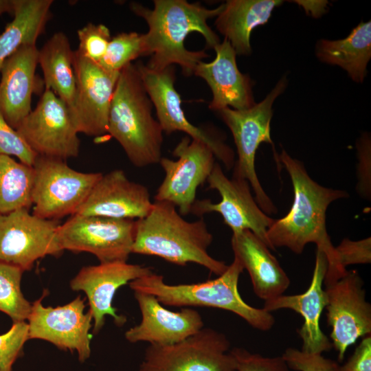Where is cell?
Listing matches in <instances>:
<instances>
[{
  "label": "cell",
  "instance_id": "6da1fadb",
  "mask_svg": "<svg viewBox=\"0 0 371 371\" xmlns=\"http://www.w3.org/2000/svg\"><path fill=\"white\" fill-rule=\"evenodd\" d=\"M276 158L288 172L293 184L294 199L288 214L275 219L269 227L267 237L272 250L285 247L300 254L308 243H315L324 253L328 269L324 285L343 276L346 269L338 261L326 227V212L333 201L349 195L347 192L322 186L313 181L302 162L291 157L284 150Z\"/></svg>",
  "mask_w": 371,
  "mask_h": 371
},
{
  "label": "cell",
  "instance_id": "7a4b0ae2",
  "mask_svg": "<svg viewBox=\"0 0 371 371\" xmlns=\"http://www.w3.org/2000/svg\"><path fill=\"white\" fill-rule=\"evenodd\" d=\"M153 3V10L136 2L130 3L131 10L148 25L145 37L151 58L146 65L162 70L178 65L184 76L193 75L198 63L209 55L204 50L187 49L184 41L190 33L198 32L204 37L206 48L218 45L220 38L207 20L221 13L223 3L214 9L186 0H154Z\"/></svg>",
  "mask_w": 371,
  "mask_h": 371
},
{
  "label": "cell",
  "instance_id": "3957f363",
  "mask_svg": "<svg viewBox=\"0 0 371 371\" xmlns=\"http://www.w3.org/2000/svg\"><path fill=\"white\" fill-rule=\"evenodd\" d=\"M212 240L203 218L188 221L171 203L155 201L149 213L136 220L132 253L159 257L181 266L196 263L218 276L228 265L209 254Z\"/></svg>",
  "mask_w": 371,
  "mask_h": 371
},
{
  "label": "cell",
  "instance_id": "277c9868",
  "mask_svg": "<svg viewBox=\"0 0 371 371\" xmlns=\"http://www.w3.org/2000/svg\"><path fill=\"white\" fill-rule=\"evenodd\" d=\"M153 103L136 65L120 71L111 100L107 133L115 138L137 168L159 164L163 130L152 115Z\"/></svg>",
  "mask_w": 371,
  "mask_h": 371
},
{
  "label": "cell",
  "instance_id": "5b68a950",
  "mask_svg": "<svg viewBox=\"0 0 371 371\" xmlns=\"http://www.w3.org/2000/svg\"><path fill=\"white\" fill-rule=\"evenodd\" d=\"M243 270L234 258L223 274L203 282L168 284L163 276L153 272L128 284L133 291L153 295L162 305L221 308L238 315L257 330H269L275 324L273 315L262 308L249 305L239 294L238 283Z\"/></svg>",
  "mask_w": 371,
  "mask_h": 371
},
{
  "label": "cell",
  "instance_id": "8992f818",
  "mask_svg": "<svg viewBox=\"0 0 371 371\" xmlns=\"http://www.w3.org/2000/svg\"><path fill=\"white\" fill-rule=\"evenodd\" d=\"M286 85L284 76L263 100L253 106L244 110L227 107L218 111L229 128L237 149L238 159L234 162L232 176L246 179L249 183L256 203L266 214H276L277 208L259 181L255 169V157L261 143L273 144L271 137L272 106Z\"/></svg>",
  "mask_w": 371,
  "mask_h": 371
},
{
  "label": "cell",
  "instance_id": "52a82bcc",
  "mask_svg": "<svg viewBox=\"0 0 371 371\" xmlns=\"http://www.w3.org/2000/svg\"><path fill=\"white\" fill-rule=\"evenodd\" d=\"M32 168V214L48 220L75 214L102 175L79 172L63 159L41 155Z\"/></svg>",
  "mask_w": 371,
  "mask_h": 371
},
{
  "label": "cell",
  "instance_id": "ba28073f",
  "mask_svg": "<svg viewBox=\"0 0 371 371\" xmlns=\"http://www.w3.org/2000/svg\"><path fill=\"white\" fill-rule=\"evenodd\" d=\"M230 347L225 334L203 327L175 344H149L139 371H236Z\"/></svg>",
  "mask_w": 371,
  "mask_h": 371
},
{
  "label": "cell",
  "instance_id": "9c48e42d",
  "mask_svg": "<svg viewBox=\"0 0 371 371\" xmlns=\"http://www.w3.org/2000/svg\"><path fill=\"white\" fill-rule=\"evenodd\" d=\"M136 221L72 215L57 229L62 249L87 252L100 263L126 262L134 243Z\"/></svg>",
  "mask_w": 371,
  "mask_h": 371
},
{
  "label": "cell",
  "instance_id": "30bf717a",
  "mask_svg": "<svg viewBox=\"0 0 371 371\" xmlns=\"http://www.w3.org/2000/svg\"><path fill=\"white\" fill-rule=\"evenodd\" d=\"M177 157L159 161L164 178L154 196L155 201L171 203L181 215L190 213L199 186L207 181L215 164V155L203 142L186 135L172 150Z\"/></svg>",
  "mask_w": 371,
  "mask_h": 371
},
{
  "label": "cell",
  "instance_id": "8fae6325",
  "mask_svg": "<svg viewBox=\"0 0 371 371\" xmlns=\"http://www.w3.org/2000/svg\"><path fill=\"white\" fill-rule=\"evenodd\" d=\"M16 130L37 155L65 160L79 155L80 142L69 110L50 89H45Z\"/></svg>",
  "mask_w": 371,
  "mask_h": 371
},
{
  "label": "cell",
  "instance_id": "7c38bea8",
  "mask_svg": "<svg viewBox=\"0 0 371 371\" xmlns=\"http://www.w3.org/2000/svg\"><path fill=\"white\" fill-rule=\"evenodd\" d=\"M324 286L327 322L332 328L330 338L341 362L350 346L371 335V305L366 300L363 281L357 270L347 271Z\"/></svg>",
  "mask_w": 371,
  "mask_h": 371
},
{
  "label": "cell",
  "instance_id": "4fadbf2b",
  "mask_svg": "<svg viewBox=\"0 0 371 371\" xmlns=\"http://www.w3.org/2000/svg\"><path fill=\"white\" fill-rule=\"evenodd\" d=\"M145 89L156 111L157 121L167 135L177 131L199 140L213 151L216 158L222 161L227 170L234 167V153L225 142L208 131L194 126L186 118L181 108V96L175 87L174 65L162 70L149 68L141 62L135 64Z\"/></svg>",
  "mask_w": 371,
  "mask_h": 371
},
{
  "label": "cell",
  "instance_id": "5bb4252c",
  "mask_svg": "<svg viewBox=\"0 0 371 371\" xmlns=\"http://www.w3.org/2000/svg\"><path fill=\"white\" fill-rule=\"evenodd\" d=\"M59 225L25 208L0 214V262L25 271L40 258L59 256L63 251L57 237Z\"/></svg>",
  "mask_w": 371,
  "mask_h": 371
},
{
  "label": "cell",
  "instance_id": "9a60e30c",
  "mask_svg": "<svg viewBox=\"0 0 371 371\" xmlns=\"http://www.w3.org/2000/svg\"><path fill=\"white\" fill-rule=\"evenodd\" d=\"M207 182L210 189L219 193L221 200L214 203L210 199H196L190 213L201 216L217 212L222 216L225 224L231 228L233 234L249 230L271 249L267 232L275 219L260 208L252 196L249 183L235 176L229 179L216 162Z\"/></svg>",
  "mask_w": 371,
  "mask_h": 371
},
{
  "label": "cell",
  "instance_id": "2e32d148",
  "mask_svg": "<svg viewBox=\"0 0 371 371\" xmlns=\"http://www.w3.org/2000/svg\"><path fill=\"white\" fill-rule=\"evenodd\" d=\"M76 93L70 115L78 133L99 137L107 133L110 106L120 71L74 53Z\"/></svg>",
  "mask_w": 371,
  "mask_h": 371
},
{
  "label": "cell",
  "instance_id": "e0dca14e",
  "mask_svg": "<svg viewBox=\"0 0 371 371\" xmlns=\"http://www.w3.org/2000/svg\"><path fill=\"white\" fill-rule=\"evenodd\" d=\"M43 297L32 304L27 319L29 339H42L58 348L76 351L81 363L91 355L93 317L85 312V300L78 296L56 307L45 306Z\"/></svg>",
  "mask_w": 371,
  "mask_h": 371
},
{
  "label": "cell",
  "instance_id": "ac0fdd59",
  "mask_svg": "<svg viewBox=\"0 0 371 371\" xmlns=\"http://www.w3.org/2000/svg\"><path fill=\"white\" fill-rule=\"evenodd\" d=\"M153 273L151 268L127 262L100 263L82 267L70 281L75 291H83L87 297L89 311L93 317V333L104 326L105 317L110 315L119 326L126 322L125 316L117 313L112 305L118 289L137 278Z\"/></svg>",
  "mask_w": 371,
  "mask_h": 371
},
{
  "label": "cell",
  "instance_id": "d6986e66",
  "mask_svg": "<svg viewBox=\"0 0 371 371\" xmlns=\"http://www.w3.org/2000/svg\"><path fill=\"white\" fill-rule=\"evenodd\" d=\"M140 310L141 322L125 332L131 343L148 342L158 346L181 342L204 327L201 314L195 309L184 307L175 312L166 309L153 295L134 291Z\"/></svg>",
  "mask_w": 371,
  "mask_h": 371
},
{
  "label": "cell",
  "instance_id": "ffe728a7",
  "mask_svg": "<svg viewBox=\"0 0 371 371\" xmlns=\"http://www.w3.org/2000/svg\"><path fill=\"white\" fill-rule=\"evenodd\" d=\"M153 205L145 186L116 169L102 174L75 214L137 220L145 217Z\"/></svg>",
  "mask_w": 371,
  "mask_h": 371
},
{
  "label": "cell",
  "instance_id": "44dd1931",
  "mask_svg": "<svg viewBox=\"0 0 371 371\" xmlns=\"http://www.w3.org/2000/svg\"><path fill=\"white\" fill-rule=\"evenodd\" d=\"M328 269V261L324 252L317 249L315 264L311 284L301 294L280 295L265 301L263 309L271 312L289 308L299 313L304 322L297 332L302 341V350L313 354H322L333 348L329 338L320 328V317L326 305L323 289L324 280Z\"/></svg>",
  "mask_w": 371,
  "mask_h": 371
},
{
  "label": "cell",
  "instance_id": "7402d4cb",
  "mask_svg": "<svg viewBox=\"0 0 371 371\" xmlns=\"http://www.w3.org/2000/svg\"><path fill=\"white\" fill-rule=\"evenodd\" d=\"M214 49L216 57L212 62L201 61L194 74L203 78L210 87L212 100L209 109L218 111L225 108L244 110L256 102L253 94V81L249 75L242 74L237 66L236 54L226 39Z\"/></svg>",
  "mask_w": 371,
  "mask_h": 371
},
{
  "label": "cell",
  "instance_id": "603a6c76",
  "mask_svg": "<svg viewBox=\"0 0 371 371\" xmlns=\"http://www.w3.org/2000/svg\"><path fill=\"white\" fill-rule=\"evenodd\" d=\"M38 52L36 44L23 45L0 69V112L14 129L32 111V95L38 91Z\"/></svg>",
  "mask_w": 371,
  "mask_h": 371
},
{
  "label": "cell",
  "instance_id": "cb8c5ba5",
  "mask_svg": "<svg viewBox=\"0 0 371 371\" xmlns=\"http://www.w3.org/2000/svg\"><path fill=\"white\" fill-rule=\"evenodd\" d=\"M234 258L246 269L255 294L265 302L283 295L290 279L270 249L249 230L232 234Z\"/></svg>",
  "mask_w": 371,
  "mask_h": 371
},
{
  "label": "cell",
  "instance_id": "d4e9b609",
  "mask_svg": "<svg viewBox=\"0 0 371 371\" xmlns=\"http://www.w3.org/2000/svg\"><path fill=\"white\" fill-rule=\"evenodd\" d=\"M280 0H228L214 22L216 30L225 36L236 54L251 52V33L267 23Z\"/></svg>",
  "mask_w": 371,
  "mask_h": 371
},
{
  "label": "cell",
  "instance_id": "484cf974",
  "mask_svg": "<svg viewBox=\"0 0 371 371\" xmlns=\"http://www.w3.org/2000/svg\"><path fill=\"white\" fill-rule=\"evenodd\" d=\"M315 52L321 61L338 65L352 80L363 82L371 58V21L361 22L343 39L319 41Z\"/></svg>",
  "mask_w": 371,
  "mask_h": 371
},
{
  "label": "cell",
  "instance_id": "4316f807",
  "mask_svg": "<svg viewBox=\"0 0 371 371\" xmlns=\"http://www.w3.org/2000/svg\"><path fill=\"white\" fill-rule=\"evenodd\" d=\"M52 0H14L13 20L0 34V69L20 47L36 44L51 18Z\"/></svg>",
  "mask_w": 371,
  "mask_h": 371
},
{
  "label": "cell",
  "instance_id": "83f0119b",
  "mask_svg": "<svg viewBox=\"0 0 371 371\" xmlns=\"http://www.w3.org/2000/svg\"><path fill=\"white\" fill-rule=\"evenodd\" d=\"M74 53L67 35L62 32L54 34L38 52L45 89L52 90L69 109L76 93Z\"/></svg>",
  "mask_w": 371,
  "mask_h": 371
},
{
  "label": "cell",
  "instance_id": "f1b7e54d",
  "mask_svg": "<svg viewBox=\"0 0 371 371\" xmlns=\"http://www.w3.org/2000/svg\"><path fill=\"white\" fill-rule=\"evenodd\" d=\"M32 166L0 155V214L32 207Z\"/></svg>",
  "mask_w": 371,
  "mask_h": 371
},
{
  "label": "cell",
  "instance_id": "f546056e",
  "mask_svg": "<svg viewBox=\"0 0 371 371\" xmlns=\"http://www.w3.org/2000/svg\"><path fill=\"white\" fill-rule=\"evenodd\" d=\"M23 272L18 267L0 262V311L8 315L13 323L26 322L32 310V304L21 289Z\"/></svg>",
  "mask_w": 371,
  "mask_h": 371
},
{
  "label": "cell",
  "instance_id": "4dcf8cb0",
  "mask_svg": "<svg viewBox=\"0 0 371 371\" xmlns=\"http://www.w3.org/2000/svg\"><path fill=\"white\" fill-rule=\"evenodd\" d=\"M144 56H149L145 34L123 32L111 38L98 64L107 70L120 71L133 60Z\"/></svg>",
  "mask_w": 371,
  "mask_h": 371
},
{
  "label": "cell",
  "instance_id": "1f68e13d",
  "mask_svg": "<svg viewBox=\"0 0 371 371\" xmlns=\"http://www.w3.org/2000/svg\"><path fill=\"white\" fill-rule=\"evenodd\" d=\"M79 40L76 50L85 58L99 63L111 40L109 29L104 24L89 23L77 31Z\"/></svg>",
  "mask_w": 371,
  "mask_h": 371
},
{
  "label": "cell",
  "instance_id": "d6a6232c",
  "mask_svg": "<svg viewBox=\"0 0 371 371\" xmlns=\"http://www.w3.org/2000/svg\"><path fill=\"white\" fill-rule=\"evenodd\" d=\"M29 340L26 322L13 323L11 328L0 335V371H12L16 360Z\"/></svg>",
  "mask_w": 371,
  "mask_h": 371
},
{
  "label": "cell",
  "instance_id": "836d02e7",
  "mask_svg": "<svg viewBox=\"0 0 371 371\" xmlns=\"http://www.w3.org/2000/svg\"><path fill=\"white\" fill-rule=\"evenodd\" d=\"M0 155L16 157L20 162L32 166L35 153L16 129L12 127L0 112Z\"/></svg>",
  "mask_w": 371,
  "mask_h": 371
},
{
  "label": "cell",
  "instance_id": "e575fe53",
  "mask_svg": "<svg viewBox=\"0 0 371 371\" xmlns=\"http://www.w3.org/2000/svg\"><path fill=\"white\" fill-rule=\"evenodd\" d=\"M289 369L295 371H339V363L322 354L288 348L282 355Z\"/></svg>",
  "mask_w": 371,
  "mask_h": 371
},
{
  "label": "cell",
  "instance_id": "d590c367",
  "mask_svg": "<svg viewBox=\"0 0 371 371\" xmlns=\"http://www.w3.org/2000/svg\"><path fill=\"white\" fill-rule=\"evenodd\" d=\"M231 352L236 361V371H290L282 356L265 357L242 348H234Z\"/></svg>",
  "mask_w": 371,
  "mask_h": 371
},
{
  "label": "cell",
  "instance_id": "8d00e7d4",
  "mask_svg": "<svg viewBox=\"0 0 371 371\" xmlns=\"http://www.w3.org/2000/svg\"><path fill=\"white\" fill-rule=\"evenodd\" d=\"M335 251L341 267L346 269L351 265L370 264L371 262L370 237L359 240L344 238L335 247Z\"/></svg>",
  "mask_w": 371,
  "mask_h": 371
},
{
  "label": "cell",
  "instance_id": "74e56055",
  "mask_svg": "<svg viewBox=\"0 0 371 371\" xmlns=\"http://www.w3.org/2000/svg\"><path fill=\"white\" fill-rule=\"evenodd\" d=\"M371 142L368 133L361 136L357 142L358 155L357 191L370 199L371 196Z\"/></svg>",
  "mask_w": 371,
  "mask_h": 371
},
{
  "label": "cell",
  "instance_id": "f35d334b",
  "mask_svg": "<svg viewBox=\"0 0 371 371\" xmlns=\"http://www.w3.org/2000/svg\"><path fill=\"white\" fill-rule=\"evenodd\" d=\"M339 371H371V335L362 337L353 354Z\"/></svg>",
  "mask_w": 371,
  "mask_h": 371
},
{
  "label": "cell",
  "instance_id": "ab89813d",
  "mask_svg": "<svg viewBox=\"0 0 371 371\" xmlns=\"http://www.w3.org/2000/svg\"><path fill=\"white\" fill-rule=\"evenodd\" d=\"M302 6L307 14H311L314 17H319L323 14L327 8V1H294Z\"/></svg>",
  "mask_w": 371,
  "mask_h": 371
},
{
  "label": "cell",
  "instance_id": "60d3db41",
  "mask_svg": "<svg viewBox=\"0 0 371 371\" xmlns=\"http://www.w3.org/2000/svg\"><path fill=\"white\" fill-rule=\"evenodd\" d=\"M14 10V0H0V15L3 13H12Z\"/></svg>",
  "mask_w": 371,
  "mask_h": 371
}]
</instances>
